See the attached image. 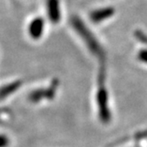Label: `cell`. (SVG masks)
Segmentation results:
<instances>
[{"label": "cell", "mask_w": 147, "mask_h": 147, "mask_svg": "<svg viewBox=\"0 0 147 147\" xmlns=\"http://www.w3.org/2000/svg\"><path fill=\"white\" fill-rule=\"evenodd\" d=\"M44 29V22L41 19H36L34 20L32 23H31L29 27V32L30 35L35 38H37L41 36V34L43 33Z\"/></svg>", "instance_id": "cell-2"}, {"label": "cell", "mask_w": 147, "mask_h": 147, "mask_svg": "<svg viewBox=\"0 0 147 147\" xmlns=\"http://www.w3.org/2000/svg\"><path fill=\"white\" fill-rule=\"evenodd\" d=\"M7 138L4 136H0V147H4L5 145H7Z\"/></svg>", "instance_id": "cell-3"}, {"label": "cell", "mask_w": 147, "mask_h": 147, "mask_svg": "<svg viewBox=\"0 0 147 147\" xmlns=\"http://www.w3.org/2000/svg\"><path fill=\"white\" fill-rule=\"evenodd\" d=\"M143 52H144V53L140 54V56L142 57L143 60H144V61L147 62V51H143Z\"/></svg>", "instance_id": "cell-4"}, {"label": "cell", "mask_w": 147, "mask_h": 147, "mask_svg": "<svg viewBox=\"0 0 147 147\" xmlns=\"http://www.w3.org/2000/svg\"><path fill=\"white\" fill-rule=\"evenodd\" d=\"M48 14L52 22H58L59 19V7L58 0L48 1Z\"/></svg>", "instance_id": "cell-1"}]
</instances>
